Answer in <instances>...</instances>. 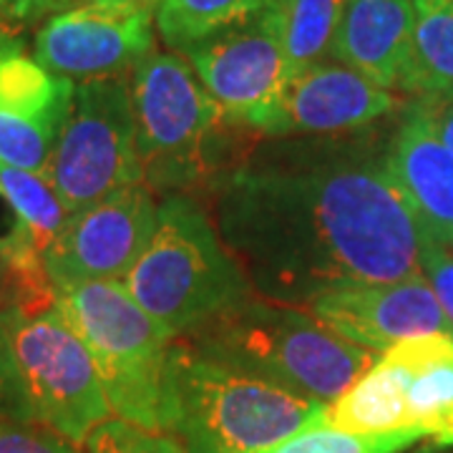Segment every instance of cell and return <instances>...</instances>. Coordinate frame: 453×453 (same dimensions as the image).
<instances>
[{
  "label": "cell",
  "instance_id": "5bb4252c",
  "mask_svg": "<svg viewBox=\"0 0 453 453\" xmlns=\"http://www.w3.org/2000/svg\"><path fill=\"white\" fill-rule=\"evenodd\" d=\"M76 83L13 53L0 61V164L46 172Z\"/></svg>",
  "mask_w": 453,
  "mask_h": 453
},
{
  "label": "cell",
  "instance_id": "5b68a950",
  "mask_svg": "<svg viewBox=\"0 0 453 453\" xmlns=\"http://www.w3.org/2000/svg\"><path fill=\"white\" fill-rule=\"evenodd\" d=\"M53 305L94 357L113 416L164 434L174 335L136 305L124 282H79L56 290Z\"/></svg>",
  "mask_w": 453,
  "mask_h": 453
},
{
  "label": "cell",
  "instance_id": "f1b7e54d",
  "mask_svg": "<svg viewBox=\"0 0 453 453\" xmlns=\"http://www.w3.org/2000/svg\"><path fill=\"white\" fill-rule=\"evenodd\" d=\"M13 53H23V41H20V28L13 26L8 18L0 13V61L13 56Z\"/></svg>",
  "mask_w": 453,
  "mask_h": 453
},
{
  "label": "cell",
  "instance_id": "9c48e42d",
  "mask_svg": "<svg viewBox=\"0 0 453 453\" xmlns=\"http://www.w3.org/2000/svg\"><path fill=\"white\" fill-rule=\"evenodd\" d=\"M184 58L226 121L262 136L270 131L282 91L292 79L275 0L250 20L187 49Z\"/></svg>",
  "mask_w": 453,
  "mask_h": 453
},
{
  "label": "cell",
  "instance_id": "4dcf8cb0",
  "mask_svg": "<svg viewBox=\"0 0 453 453\" xmlns=\"http://www.w3.org/2000/svg\"><path fill=\"white\" fill-rule=\"evenodd\" d=\"M94 3H111V5H134V8H149L157 11L159 0H94Z\"/></svg>",
  "mask_w": 453,
  "mask_h": 453
},
{
  "label": "cell",
  "instance_id": "7c38bea8",
  "mask_svg": "<svg viewBox=\"0 0 453 453\" xmlns=\"http://www.w3.org/2000/svg\"><path fill=\"white\" fill-rule=\"evenodd\" d=\"M308 310L340 338L378 356L405 338L431 333L453 335L451 320L426 275L386 285H348L327 290L318 295Z\"/></svg>",
  "mask_w": 453,
  "mask_h": 453
},
{
  "label": "cell",
  "instance_id": "1f68e13d",
  "mask_svg": "<svg viewBox=\"0 0 453 453\" xmlns=\"http://www.w3.org/2000/svg\"><path fill=\"white\" fill-rule=\"evenodd\" d=\"M418 453H428V449H426V451H418Z\"/></svg>",
  "mask_w": 453,
  "mask_h": 453
},
{
  "label": "cell",
  "instance_id": "6da1fadb",
  "mask_svg": "<svg viewBox=\"0 0 453 453\" xmlns=\"http://www.w3.org/2000/svg\"><path fill=\"white\" fill-rule=\"evenodd\" d=\"M204 210L259 297L308 308L327 290L423 275V232L386 149L267 136L207 181Z\"/></svg>",
  "mask_w": 453,
  "mask_h": 453
},
{
  "label": "cell",
  "instance_id": "d4e9b609",
  "mask_svg": "<svg viewBox=\"0 0 453 453\" xmlns=\"http://www.w3.org/2000/svg\"><path fill=\"white\" fill-rule=\"evenodd\" d=\"M421 267L426 280L436 292L438 303L453 325V252L434 240H421Z\"/></svg>",
  "mask_w": 453,
  "mask_h": 453
},
{
  "label": "cell",
  "instance_id": "3957f363",
  "mask_svg": "<svg viewBox=\"0 0 453 453\" xmlns=\"http://www.w3.org/2000/svg\"><path fill=\"white\" fill-rule=\"evenodd\" d=\"M323 408L199 353L187 338L172 342L164 434L184 453H259Z\"/></svg>",
  "mask_w": 453,
  "mask_h": 453
},
{
  "label": "cell",
  "instance_id": "30bf717a",
  "mask_svg": "<svg viewBox=\"0 0 453 453\" xmlns=\"http://www.w3.org/2000/svg\"><path fill=\"white\" fill-rule=\"evenodd\" d=\"M159 202L146 184H134L68 217L64 232L43 255L53 292L109 280L124 282L157 226Z\"/></svg>",
  "mask_w": 453,
  "mask_h": 453
},
{
  "label": "cell",
  "instance_id": "603a6c76",
  "mask_svg": "<svg viewBox=\"0 0 453 453\" xmlns=\"http://www.w3.org/2000/svg\"><path fill=\"white\" fill-rule=\"evenodd\" d=\"M83 453H184L177 438L146 431L129 421L111 416L96 426L83 441Z\"/></svg>",
  "mask_w": 453,
  "mask_h": 453
},
{
  "label": "cell",
  "instance_id": "44dd1931",
  "mask_svg": "<svg viewBox=\"0 0 453 453\" xmlns=\"http://www.w3.org/2000/svg\"><path fill=\"white\" fill-rule=\"evenodd\" d=\"M282 46L292 76L308 65L323 61L348 0H275Z\"/></svg>",
  "mask_w": 453,
  "mask_h": 453
},
{
  "label": "cell",
  "instance_id": "7a4b0ae2",
  "mask_svg": "<svg viewBox=\"0 0 453 453\" xmlns=\"http://www.w3.org/2000/svg\"><path fill=\"white\" fill-rule=\"evenodd\" d=\"M181 338L204 356L318 405L335 403L378 360V353L340 338L308 308L255 292Z\"/></svg>",
  "mask_w": 453,
  "mask_h": 453
},
{
  "label": "cell",
  "instance_id": "484cf974",
  "mask_svg": "<svg viewBox=\"0 0 453 453\" xmlns=\"http://www.w3.org/2000/svg\"><path fill=\"white\" fill-rule=\"evenodd\" d=\"M11 418H33V411L11 360L5 327H3V310H0V421H11Z\"/></svg>",
  "mask_w": 453,
  "mask_h": 453
},
{
  "label": "cell",
  "instance_id": "83f0119b",
  "mask_svg": "<svg viewBox=\"0 0 453 453\" xmlns=\"http://www.w3.org/2000/svg\"><path fill=\"white\" fill-rule=\"evenodd\" d=\"M423 101L428 106L438 139L453 154V98H423Z\"/></svg>",
  "mask_w": 453,
  "mask_h": 453
},
{
  "label": "cell",
  "instance_id": "d6986e66",
  "mask_svg": "<svg viewBox=\"0 0 453 453\" xmlns=\"http://www.w3.org/2000/svg\"><path fill=\"white\" fill-rule=\"evenodd\" d=\"M0 192L16 214L23 244L43 257L71 217L46 174L0 164Z\"/></svg>",
  "mask_w": 453,
  "mask_h": 453
},
{
  "label": "cell",
  "instance_id": "4fadbf2b",
  "mask_svg": "<svg viewBox=\"0 0 453 453\" xmlns=\"http://www.w3.org/2000/svg\"><path fill=\"white\" fill-rule=\"evenodd\" d=\"M401 106L398 96L338 61H318L292 76L265 136L356 134Z\"/></svg>",
  "mask_w": 453,
  "mask_h": 453
},
{
  "label": "cell",
  "instance_id": "cb8c5ba5",
  "mask_svg": "<svg viewBox=\"0 0 453 453\" xmlns=\"http://www.w3.org/2000/svg\"><path fill=\"white\" fill-rule=\"evenodd\" d=\"M0 453H83L81 446L64 438L35 418L0 421Z\"/></svg>",
  "mask_w": 453,
  "mask_h": 453
},
{
  "label": "cell",
  "instance_id": "ba28073f",
  "mask_svg": "<svg viewBox=\"0 0 453 453\" xmlns=\"http://www.w3.org/2000/svg\"><path fill=\"white\" fill-rule=\"evenodd\" d=\"M43 174L68 214L88 210L119 189L144 184L127 79L76 83Z\"/></svg>",
  "mask_w": 453,
  "mask_h": 453
},
{
  "label": "cell",
  "instance_id": "ac0fdd59",
  "mask_svg": "<svg viewBox=\"0 0 453 453\" xmlns=\"http://www.w3.org/2000/svg\"><path fill=\"white\" fill-rule=\"evenodd\" d=\"M413 38L403 91L453 98V0H413Z\"/></svg>",
  "mask_w": 453,
  "mask_h": 453
},
{
  "label": "cell",
  "instance_id": "7402d4cb",
  "mask_svg": "<svg viewBox=\"0 0 453 453\" xmlns=\"http://www.w3.org/2000/svg\"><path fill=\"white\" fill-rule=\"evenodd\" d=\"M421 438H426L421 431L348 434L325 421L320 411L303 428L259 453H401Z\"/></svg>",
  "mask_w": 453,
  "mask_h": 453
},
{
  "label": "cell",
  "instance_id": "52a82bcc",
  "mask_svg": "<svg viewBox=\"0 0 453 453\" xmlns=\"http://www.w3.org/2000/svg\"><path fill=\"white\" fill-rule=\"evenodd\" d=\"M3 327L33 418L83 446L88 434L113 416L83 340L56 305L3 308Z\"/></svg>",
  "mask_w": 453,
  "mask_h": 453
},
{
  "label": "cell",
  "instance_id": "4316f807",
  "mask_svg": "<svg viewBox=\"0 0 453 453\" xmlns=\"http://www.w3.org/2000/svg\"><path fill=\"white\" fill-rule=\"evenodd\" d=\"M76 5H81V0H0V13L13 26L23 28L38 20H49Z\"/></svg>",
  "mask_w": 453,
  "mask_h": 453
},
{
  "label": "cell",
  "instance_id": "277c9868",
  "mask_svg": "<svg viewBox=\"0 0 453 453\" xmlns=\"http://www.w3.org/2000/svg\"><path fill=\"white\" fill-rule=\"evenodd\" d=\"M124 288L174 338L189 335L252 292L204 204L184 192L159 202L154 234L124 277Z\"/></svg>",
  "mask_w": 453,
  "mask_h": 453
},
{
  "label": "cell",
  "instance_id": "2e32d148",
  "mask_svg": "<svg viewBox=\"0 0 453 453\" xmlns=\"http://www.w3.org/2000/svg\"><path fill=\"white\" fill-rule=\"evenodd\" d=\"M413 20V0H348L327 56L393 94L403 91Z\"/></svg>",
  "mask_w": 453,
  "mask_h": 453
},
{
  "label": "cell",
  "instance_id": "8fae6325",
  "mask_svg": "<svg viewBox=\"0 0 453 453\" xmlns=\"http://www.w3.org/2000/svg\"><path fill=\"white\" fill-rule=\"evenodd\" d=\"M154 11L86 0L35 33V61L73 83L121 79L154 50Z\"/></svg>",
  "mask_w": 453,
  "mask_h": 453
},
{
  "label": "cell",
  "instance_id": "9a60e30c",
  "mask_svg": "<svg viewBox=\"0 0 453 453\" xmlns=\"http://www.w3.org/2000/svg\"><path fill=\"white\" fill-rule=\"evenodd\" d=\"M386 169L423 237L453 252V154L438 139L423 98L401 116L386 146Z\"/></svg>",
  "mask_w": 453,
  "mask_h": 453
},
{
  "label": "cell",
  "instance_id": "e0dca14e",
  "mask_svg": "<svg viewBox=\"0 0 453 453\" xmlns=\"http://www.w3.org/2000/svg\"><path fill=\"white\" fill-rule=\"evenodd\" d=\"M401 372L408 431L453 446V335L405 338L383 350Z\"/></svg>",
  "mask_w": 453,
  "mask_h": 453
},
{
  "label": "cell",
  "instance_id": "f546056e",
  "mask_svg": "<svg viewBox=\"0 0 453 453\" xmlns=\"http://www.w3.org/2000/svg\"><path fill=\"white\" fill-rule=\"evenodd\" d=\"M13 305H18V295L16 288H13V280L0 273V310L13 308Z\"/></svg>",
  "mask_w": 453,
  "mask_h": 453
},
{
  "label": "cell",
  "instance_id": "ffe728a7",
  "mask_svg": "<svg viewBox=\"0 0 453 453\" xmlns=\"http://www.w3.org/2000/svg\"><path fill=\"white\" fill-rule=\"evenodd\" d=\"M273 0H159L154 23L172 50L192 49L217 33L240 26Z\"/></svg>",
  "mask_w": 453,
  "mask_h": 453
},
{
  "label": "cell",
  "instance_id": "8992f818",
  "mask_svg": "<svg viewBox=\"0 0 453 453\" xmlns=\"http://www.w3.org/2000/svg\"><path fill=\"white\" fill-rule=\"evenodd\" d=\"M129 94L144 184L166 195L210 181L219 172L225 111L179 53H157L131 68Z\"/></svg>",
  "mask_w": 453,
  "mask_h": 453
}]
</instances>
